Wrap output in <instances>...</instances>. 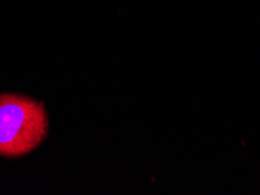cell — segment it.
<instances>
[{"instance_id":"cell-1","label":"cell","mask_w":260,"mask_h":195,"mask_svg":"<svg viewBox=\"0 0 260 195\" xmlns=\"http://www.w3.org/2000/svg\"><path fill=\"white\" fill-rule=\"evenodd\" d=\"M47 131L48 118L41 103L17 94L0 95V157L29 153Z\"/></svg>"}]
</instances>
